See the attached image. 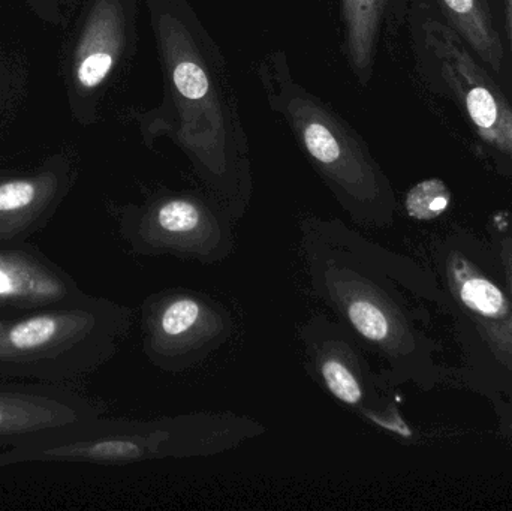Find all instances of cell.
<instances>
[{
	"instance_id": "6da1fadb",
	"label": "cell",
	"mask_w": 512,
	"mask_h": 511,
	"mask_svg": "<svg viewBox=\"0 0 512 511\" xmlns=\"http://www.w3.org/2000/svg\"><path fill=\"white\" fill-rule=\"evenodd\" d=\"M300 251L313 296L379 360L388 383L430 392L447 380L426 309L442 305L429 266L321 216L300 222Z\"/></svg>"
},
{
	"instance_id": "7a4b0ae2",
	"label": "cell",
	"mask_w": 512,
	"mask_h": 511,
	"mask_svg": "<svg viewBox=\"0 0 512 511\" xmlns=\"http://www.w3.org/2000/svg\"><path fill=\"white\" fill-rule=\"evenodd\" d=\"M164 78V99L146 114L147 137H168L204 189L236 221L254 195L248 140L224 56L189 0H147Z\"/></svg>"
},
{
	"instance_id": "3957f363",
	"label": "cell",
	"mask_w": 512,
	"mask_h": 511,
	"mask_svg": "<svg viewBox=\"0 0 512 511\" xmlns=\"http://www.w3.org/2000/svg\"><path fill=\"white\" fill-rule=\"evenodd\" d=\"M267 432L231 411H197L158 419L93 417L0 450V468L20 465H132L212 458Z\"/></svg>"
},
{
	"instance_id": "277c9868",
	"label": "cell",
	"mask_w": 512,
	"mask_h": 511,
	"mask_svg": "<svg viewBox=\"0 0 512 511\" xmlns=\"http://www.w3.org/2000/svg\"><path fill=\"white\" fill-rule=\"evenodd\" d=\"M429 269L453 321L462 378L493 404L512 407V303L486 236L454 228L432 240Z\"/></svg>"
},
{
	"instance_id": "5b68a950",
	"label": "cell",
	"mask_w": 512,
	"mask_h": 511,
	"mask_svg": "<svg viewBox=\"0 0 512 511\" xmlns=\"http://www.w3.org/2000/svg\"><path fill=\"white\" fill-rule=\"evenodd\" d=\"M268 104L282 116L312 167L354 224L387 228L397 203L363 138L318 96L294 80L282 51L259 66Z\"/></svg>"
},
{
	"instance_id": "8992f818",
	"label": "cell",
	"mask_w": 512,
	"mask_h": 511,
	"mask_svg": "<svg viewBox=\"0 0 512 511\" xmlns=\"http://www.w3.org/2000/svg\"><path fill=\"white\" fill-rule=\"evenodd\" d=\"M131 324L128 306L93 294L0 318V380L75 384L113 360Z\"/></svg>"
},
{
	"instance_id": "52a82bcc",
	"label": "cell",
	"mask_w": 512,
	"mask_h": 511,
	"mask_svg": "<svg viewBox=\"0 0 512 511\" xmlns=\"http://www.w3.org/2000/svg\"><path fill=\"white\" fill-rule=\"evenodd\" d=\"M231 210L209 191L161 189L125 207L119 231L140 257H171L200 264L227 260L236 249Z\"/></svg>"
},
{
	"instance_id": "ba28073f",
	"label": "cell",
	"mask_w": 512,
	"mask_h": 511,
	"mask_svg": "<svg viewBox=\"0 0 512 511\" xmlns=\"http://www.w3.org/2000/svg\"><path fill=\"white\" fill-rule=\"evenodd\" d=\"M298 338L309 377L334 401L375 428L412 443L415 432L399 407L393 384L370 365L367 351L340 321L315 314Z\"/></svg>"
},
{
	"instance_id": "9c48e42d",
	"label": "cell",
	"mask_w": 512,
	"mask_h": 511,
	"mask_svg": "<svg viewBox=\"0 0 512 511\" xmlns=\"http://www.w3.org/2000/svg\"><path fill=\"white\" fill-rule=\"evenodd\" d=\"M233 315L210 294L167 288L141 306L143 351L156 369L179 374L201 365L234 335Z\"/></svg>"
},
{
	"instance_id": "30bf717a",
	"label": "cell",
	"mask_w": 512,
	"mask_h": 511,
	"mask_svg": "<svg viewBox=\"0 0 512 511\" xmlns=\"http://www.w3.org/2000/svg\"><path fill=\"white\" fill-rule=\"evenodd\" d=\"M423 33L427 50L462 102L478 135L512 158V107L498 84L472 57L453 27L429 18L423 23Z\"/></svg>"
},
{
	"instance_id": "8fae6325",
	"label": "cell",
	"mask_w": 512,
	"mask_h": 511,
	"mask_svg": "<svg viewBox=\"0 0 512 511\" xmlns=\"http://www.w3.org/2000/svg\"><path fill=\"white\" fill-rule=\"evenodd\" d=\"M74 384L0 380V447L18 446L65 426L101 416Z\"/></svg>"
},
{
	"instance_id": "7c38bea8",
	"label": "cell",
	"mask_w": 512,
	"mask_h": 511,
	"mask_svg": "<svg viewBox=\"0 0 512 511\" xmlns=\"http://www.w3.org/2000/svg\"><path fill=\"white\" fill-rule=\"evenodd\" d=\"M74 278L24 243L0 246V318L86 297Z\"/></svg>"
},
{
	"instance_id": "4fadbf2b",
	"label": "cell",
	"mask_w": 512,
	"mask_h": 511,
	"mask_svg": "<svg viewBox=\"0 0 512 511\" xmlns=\"http://www.w3.org/2000/svg\"><path fill=\"white\" fill-rule=\"evenodd\" d=\"M126 0H96L77 50L75 77L84 90L101 87L122 60L134 35Z\"/></svg>"
},
{
	"instance_id": "5bb4252c",
	"label": "cell",
	"mask_w": 512,
	"mask_h": 511,
	"mask_svg": "<svg viewBox=\"0 0 512 511\" xmlns=\"http://www.w3.org/2000/svg\"><path fill=\"white\" fill-rule=\"evenodd\" d=\"M62 194L54 174L0 180V246L18 245L50 221Z\"/></svg>"
},
{
	"instance_id": "9a60e30c",
	"label": "cell",
	"mask_w": 512,
	"mask_h": 511,
	"mask_svg": "<svg viewBox=\"0 0 512 511\" xmlns=\"http://www.w3.org/2000/svg\"><path fill=\"white\" fill-rule=\"evenodd\" d=\"M345 24L346 54L355 77H372L379 38L393 0H340Z\"/></svg>"
},
{
	"instance_id": "2e32d148",
	"label": "cell",
	"mask_w": 512,
	"mask_h": 511,
	"mask_svg": "<svg viewBox=\"0 0 512 511\" xmlns=\"http://www.w3.org/2000/svg\"><path fill=\"white\" fill-rule=\"evenodd\" d=\"M439 5L454 32L495 74H501L504 48L487 0H439Z\"/></svg>"
},
{
	"instance_id": "e0dca14e",
	"label": "cell",
	"mask_w": 512,
	"mask_h": 511,
	"mask_svg": "<svg viewBox=\"0 0 512 511\" xmlns=\"http://www.w3.org/2000/svg\"><path fill=\"white\" fill-rule=\"evenodd\" d=\"M450 203V194L441 180L418 183L406 197V212L418 221H430L444 213Z\"/></svg>"
},
{
	"instance_id": "ac0fdd59",
	"label": "cell",
	"mask_w": 512,
	"mask_h": 511,
	"mask_svg": "<svg viewBox=\"0 0 512 511\" xmlns=\"http://www.w3.org/2000/svg\"><path fill=\"white\" fill-rule=\"evenodd\" d=\"M486 239L501 264L512 303V219L502 215L495 216L487 224Z\"/></svg>"
},
{
	"instance_id": "d6986e66",
	"label": "cell",
	"mask_w": 512,
	"mask_h": 511,
	"mask_svg": "<svg viewBox=\"0 0 512 511\" xmlns=\"http://www.w3.org/2000/svg\"><path fill=\"white\" fill-rule=\"evenodd\" d=\"M505 6H507L508 32H510L512 44V0H505Z\"/></svg>"
}]
</instances>
